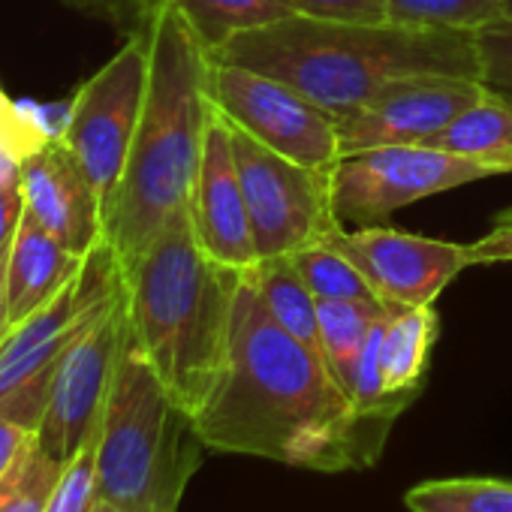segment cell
Masks as SVG:
<instances>
[{
    "label": "cell",
    "instance_id": "32",
    "mask_svg": "<svg viewBox=\"0 0 512 512\" xmlns=\"http://www.w3.org/2000/svg\"><path fill=\"white\" fill-rule=\"evenodd\" d=\"M31 440H34V431H28L19 422L0 419V482H4L7 473L16 467V461L22 458V452L28 449Z\"/></svg>",
    "mask_w": 512,
    "mask_h": 512
},
{
    "label": "cell",
    "instance_id": "28",
    "mask_svg": "<svg viewBox=\"0 0 512 512\" xmlns=\"http://www.w3.org/2000/svg\"><path fill=\"white\" fill-rule=\"evenodd\" d=\"M61 133L43 121V112L37 106H22L7 97V91L0 88V142H4L19 160L43 148L49 139H58Z\"/></svg>",
    "mask_w": 512,
    "mask_h": 512
},
{
    "label": "cell",
    "instance_id": "5",
    "mask_svg": "<svg viewBox=\"0 0 512 512\" xmlns=\"http://www.w3.org/2000/svg\"><path fill=\"white\" fill-rule=\"evenodd\" d=\"M205 449L133 335H127L97 437L100 500L121 512H178Z\"/></svg>",
    "mask_w": 512,
    "mask_h": 512
},
{
    "label": "cell",
    "instance_id": "1",
    "mask_svg": "<svg viewBox=\"0 0 512 512\" xmlns=\"http://www.w3.org/2000/svg\"><path fill=\"white\" fill-rule=\"evenodd\" d=\"M190 422L211 452L320 473L371 467L389 437L356 413L329 362L275 323L247 272L235 293L226 368Z\"/></svg>",
    "mask_w": 512,
    "mask_h": 512
},
{
    "label": "cell",
    "instance_id": "4",
    "mask_svg": "<svg viewBox=\"0 0 512 512\" xmlns=\"http://www.w3.org/2000/svg\"><path fill=\"white\" fill-rule=\"evenodd\" d=\"M121 272L130 335L172 401L193 419L226 368L244 272L199 247L187 208Z\"/></svg>",
    "mask_w": 512,
    "mask_h": 512
},
{
    "label": "cell",
    "instance_id": "21",
    "mask_svg": "<svg viewBox=\"0 0 512 512\" xmlns=\"http://www.w3.org/2000/svg\"><path fill=\"white\" fill-rule=\"evenodd\" d=\"M386 308L389 305H374V302H317L323 356L344 392L353 365L365 347V338L374 329V323L386 314Z\"/></svg>",
    "mask_w": 512,
    "mask_h": 512
},
{
    "label": "cell",
    "instance_id": "17",
    "mask_svg": "<svg viewBox=\"0 0 512 512\" xmlns=\"http://www.w3.org/2000/svg\"><path fill=\"white\" fill-rule=\"evenodd\" d=\"M437 335H440V320L434 305H419V308L392 305L380 344V371L389 395L416 401Z\"/></svg>",
    "mask_w": 512,
    "mask_h": 512
},
{
    "label": "cell",
    "instance_id": "14",
    "mask_svg": "<svg viewBox=\"0 0 512 512\" xmlns=\"http://www.w3.org/2000/svg\"><path fill=\"white\" fill-rule=\"evenodd\" d=\"M187 214L199 247L211 260L238 272H247L260 263V250H256L253 241V226L235 166L232 124L220 115L214 103L205 127L202 160L190 190Z\"/></svg>",
    "mask_w": 512,
    "mask_h": 512
},
{
    "label": "cell",
    "instance_id": "35",
    "mask_svg": "<svg viewBox=\"0 0 512 512\" xmlns=\"http://www.w3.org/2000/svg\"><path fill=\"white\" fill-rule=\"evenodd\" d=\"M506 19H512V0H506Z\"/></svg>",
    "mask_w": 512,
    "mask_h": 512
},
{
    "label": "cell",
    "instance_id": "20",
    "mask_svg": "<svg viewBox=\"0 0 512 512\" xmlns=\"http://www.w3.org/2000/svg\"><path fill=\"white\" fill-rule=\"evenodd\" d=\"M247 278L253 281L256 293H260V299H263L266 311L275 317V323L284 326L305 347H311L314 353L323 356L317 299L305 287L290 256H269V260H260L253 269H247Z\"/></svg>",
    "mask_w": 512,
    "mask_h": 512
},
{
    "label": "cell",
    "instance_id": "3",
    "mask_svg": "<svg viewBox=\"0 0 512 512\" xmlns=\"http://www.w3.org/2000/svg\"><path fill=\"white\" fill-rule=\"evenodd\" d=\"M211 58L163 4L148 25V91L121 184L106 211L118 263L139 256L190 202L211 115Z\"/></svg>",
    "mask_w": 512,
    "mask_h": 512
},
{
    "label": "cell",
    "instance_id": "6",
    "mask_svg": "<svg viewBox=\"0 0 512 512\" xmlns=\"http://www.w3.org/2000/svg\"><path fill=\"white\" fill-rule=\"evenodd\" d=\"M121 284V263L106 241L52 302L7 332L0 341V419L37 431L67 350Z\"/></svg>",
    "mask_w": 512,
    "mask_h": 512
},
{
    "label": "cell",
    "instance_id": "31",
    "mask_svg": "<svg viewBox=\"0 0 512 512\" xmlns=\"http://www.w3.org/2000/svg\"><path fill=\"white\" fill-rule=\"evenodd\" d=\"M467 256L470 266H482V263H512V208L500 211L494 220V229L467 244Z\"/></svg>",
    "mask_w": 512,
    "mask_h": 512
},
{
    "label": "cell",
    "instance_id": "18",
    "mask_svg": "<svg viewBox=\"0 0 512 512\" xmlns=\"http://www.w3.org/2000/svg\"><path fill=\"white\" fill-rule=\"evenodd\" d=\"M485 166H494L500 175L512 172V106L485 91L470 109H464L446 130L425 142Z\"/></svg>",
    "mask_w": 512,
    "mask_h": 512
},
{
    "label": "cell",
    "instance_id": "27",
    "mask_svg": "<svg viewBox=\"0 0 512 512\" xmlns=\"http://www.w3.org/2000/svg\"><path fill=\"white\" fill-rule=\"evenodd\" d=\"M482 88L512 106V19H497L473 31Z\"/></svg>",
    "mask_w": 512,
    "mask_h": 512
},
{
    "label": "cell",
    "instance_id": "15",
    "mask_svg": "<svg viewBox=\"0 0 512 512\" xmlns=\"http://www.w3.org/2000/svg\"><path fill=\"white\" fill-rule=\"evenodd\" d=\"M22 193L25 214L76 256L106 244L103 202L61 136L22 160Z\"/></svg>",
    "mask_w": 512,
    "mask_h": 512
},
{
    "label": "cell",
    "instance_id": "7",
    "mask_svg": "<svg viewBox=\"0 0 512 512\" xmlns=\"http://www.w3.org/2000/svg\"><path fill=\"white\" fill-rule=\"evenodd\" d=\"M232 151L260 260L290 256L344 226L332 205V166L287 160L238 127H232Z\"/></svg>",
    "mask_w": 512,
    "mask_h": 512
},
{
    "label": "cell",
    "instance_id": "25",
    "mask_svg": "<svg viewBox=\"0 0 512 512\" xmlns=\"http://www.w3.org/2000/svg\"><path fill=\"white\" fill-rule=\"evenodd\" d=\"M61 470L64 461L52 458L34 437L7 479L0 482V512H49Z\"/></svg>",
    "mask_w": 512,
    "mask_h": 512
},
{
    "label": "cell",
    "instance_id": "33",
    "mask_svg": "<svg viewBox=\"0 0 512 512\" xmlns=\"http://www.w3.org/2000/svg\"><path fill=\"white\" fill-rule=\"evenodd\" d=\"M10 332V311H7V260L0 263V341Z\"/></svg>",
    "mask_w": 512,
    "mask_h": 512
},
{
    "label": "cell",
    "instance_id": "30",
    "mask_svg": "<svg viewBox=\"0 0 512 512\" xmlns=\"http://www.w3.org/2000/svg\"><path fill=\"white\" fill-rule=\"evenodd\" d=\"M296 16L329 19V22H362L383 25L389 22L386 0H293Z\"/></svg>",
    "mask_w": 512,
    "mask_h": 512
},
{
    "label": "cell",
    "instance_id": "22",
    "mask_svg": "<svg viewBox=\"0 0 512 512\" xmlns=\"http://www.w3.org/2000/svg\"><path fill=\"white\" fill-rule=\"evenodd\" d=\"M410 512H512V482L458 476L428 479L404 494Z\"/></svg>",
    "mask_w": 512,
    "mask_h": 512
},
{
    "label": "cell",
    "instance_id": "19",
    "mask_svg": "<svg viewBox=\"0 0 512 512\" xmlns=\"http://www.w3.org/2000/svg\"><path fill=\"white\" fill-rule=\"evenodd\" d=\"M208 58L232 37L296 16L293 0H166Z\"/></svg>",
    "mask_w": 512,
    "mask_h": 512
},
{
    "label": "cell",
    "instance_id": "10",
    "mask_svg": "<svg viewBox=\"0 0 512 512\" xmlns=\"http://www.w3.org/2000/svg\"><path fill=\"white\" fill-rule=\"evenodd\" d=\"M494 175V166L428 145L371 148L332 166V205L341 223L368 226L425 196Z\"/></svg>",
    "mask_w": 512,
    "mask_h": 512
},
{
    "label": "cell",
    "instance_id": "11",
    "mask_svg": "<svg viewBox=\"0 0 512 512\" xmlns=\"http://www.w3.org/2000/svg\"><path fill=\"white\" fill-rule=\"evenodd\" d=\"M127 335L130 314L127 293L121 284L118 293L97 311V317L73 341L55 374L43 419L34 431L37 443L52 458H73L79 446L100 431Z\"/></svg>",
    "mask_w": 512,
    "mask_h": 512
},
{
    "label": "cell",
    "instance_id": "24",
    "mask_svg": "<svg viewBox=\"0 0 512 512\" xmlns=\"http://www.w3.org/2000/svg\"><path fill=\"white\" fill-rule=\"evenodd\" d=\"M389 22L434 31H479L506 19V0H386Z\"/></svg>",
    "mask_w": 512,
    "mask_h": 512
},
{
    "label": "cell",
    "instance_id": "23",
    "mask_svg": "<svg viewBox=\"0 0 512 512\" xmlns=\"http://www.w3.org/2000/svg\"><path fill=\"white\" fill-rule=\"evenodd\" d=\"M293 266L299 269L305 287L317 302H374L383 305L368 284V278L347 260L341 250L326 241L308 244L290 253Z\"/></svg>",
    "mask_w": 512,
    "mask_h": 512
},
{
    "label": "cell",
    "instance_id": "2",
    "mask_svg": "<svg viewBox=\"0 0 512 512\" xmlns=\"http://www.w3.org/2000/svg\"><path fill=\"white\" fill-rule=\"evenodd\" d=\"M217 64L272 76L335 121L356 112L398 76L440 73L479 79L473 31L407 28L395 22H329L290 16L232 37L211 55Z\"/></svg>",
    "mask_w": 512,
    "mask_h": 512
},
{
    "label": "cell",
    "instance_id": "26",
    "mask_svg": "<svg viewBox=\"0 0 512 512\" xmlns=\"http://www.w3.org/2000/svg\"><path fill=\"white\" fill-rule=\"evenodd\" d=\"M97 437H88L73 458L64 461L58 485L49 500V512H91L100 500L97 485Z\"/></svg>",
    "mask_w": 512,
    "mask_h": 512
},
{
    "label": "cell",
    "instance_id": "13",
    "mask_svg": "<svg viewBox=\"0 0 512 512\" xmlns=\"http://www.w3.org/2000/svg\"><path fill=\"white\" fill-rule=\"evenodd\" d=\"M482 97L479 79L440 73L398 76L338 121L341 157L389 145H425Z\"/></svg>",
    "mask_w": 512,
    "mask_h": 512
},
{
    "label": "cell",
    "instance_id": "12",
    "mask_svg": "<svg viewBox=\"0 0 512 512\" xmlns=\"http://www.w3.org/2000/svg\"><path fill=\"white\" fill-rule=\"evenodd\" d=\"M323 241L341 250L368 278L383 305H434L437 296L464 269H470L467 244L425 238L389 226H359L353 232L338 226Z\"/></svg>",
    "mask_w": 512,
    "mask_h": 512
},
{
    "label": "cell",
    "instance_id": "9",
    "mask_svg": "<svg viewBox=\"0 0 512 512\" xmlns=\"http://www.w3.org/2000/svg\"><path fill=\"white\" fill-rule=\"evenodd\" d=\"M208 94L232 127L287 160L314 169H326L341 160L338 121L272 76L211 61Z\"/></svg>",
    "mask_w": 512,
    "mask_h": 512
},
{
    "label": "cell",
    "instance_id": "29",
    "mask_svg": "<svg viewBox=\"0 0 512 512\" xmlns=\"http://www.w3.org/2000/svg\"><path fill=\"white\" fill-rule=\"evenodd\" d=\"M61 4L133 37V34L148 31V25L154 22V16L160 13L166 0H61Z\"/></svg>",
    "mask_w": 512,
    "mask_h": 512
},
{
    "label": "cell",
    "instance_id": "8",
    "mask_svg": "<svg viewBox=\"0 0 512 512\" xmlns=\"http://www.w3.org/2000/svg\"><path fill=\"white\" fill-rule=\"evenodd\" d=\"M148 91V31L133 34L70 100L64 145L91 178L103 217L121 184Z\"/></svg>",
    "mask_w": 512,
    "mask_h": 512
},
{
    "label": "cell",
    "instance_id": "34",
    "mask_svg": "<svg viewBox=\"0 0 512 512\" xmlns=\"http://www.w3.org/2000/svg\"><path fill=\"white\" fill-rule=\"evenodd\" d=\"M91 512H121V509H118V506H112V503H106V500H97V506H94Z\"/></svg>",
    "mask_w": 512,
    "mask_h": 512
},
{
    "label": "cell",
    "instance_id": "16",
    "mask_svg": "<svg viewBox=\"0 0 512 512\" xmlns=\"http://www.w3.org/2000/svg\"><path fill=\"white\" fill-rule=\"evenodd\" d=\"M85 256L67 250L34 217H22L7 253V311L10 329L52 302L82 269Z\"/></svg>",
    "mask_w": 512,
    "mask_h": 512
}]
</instances>
